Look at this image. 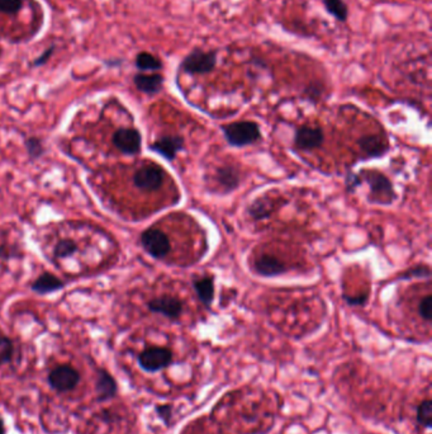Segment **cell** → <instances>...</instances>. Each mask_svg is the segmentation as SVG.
<instances>
[{"mask_svg": "<svg viewBox=\"0 0 432 434\" xmlns=\"http://www.w3.org/2000/svg\"><path fill=\"white\" fill-rule=\"evenodd\" d=\"M359 174L361 183L369 186L367 201L373 205L389 206L397 199V193L389 178L378 171H361Z\"/></svg>", "mask_w": 432, "mask_h": 434, "instance_id": "6da1fadb", "label": "cell"}, {"mask_svg": "<svg viewBox=\"0 0 432 434\" xmlns=\"http://www.w3.org/2000/svg\"><path fill=\"white\" fill-rule=\"evenodd\" d=\"M226 141L234 148L253 145L261 139L260 126L253 121H238L222 126Z\"/></svg>", "mask_w": 432, "mask_h": 434, "instance_id": "7a4b0ae2", "label": "cell"}, {"mask_svg": "<svg viewBox=\"0 0 432 434\" xmlns=\"http://www.w3.org/2000/svg\"><path fill=\"white\" fill-rule=\"evenodd\" d=\"M218 63L217 50H192L180 64V70L187 75H205L212 73Z\"/></svg>", "mask_w": 432, "mask_h": 434, "instance_id": "3957f363", "label": "cell"}, {"mask_svg": "<svg viewBox=\"0 0 432 434\" xmlns=\"http://www.w3.org/2000/svg\"><path fill=\"white\" fill-rule=\"evenodd\" d=\"M174 354L172 349L165 347H148L139 353V365L148 373H155L168 369L172 363Z\"/></svg>", "mask_w": 432, "mask_h": 434, "instance_id": "277c9868", "label": "cell"}, {"mask_svg": "<svg viewBox=\"0 0 432 434\" xmlns=\"http://www.w3.org/2000/svg\"><path fill=\"white\" fill-rule=\"evenodd\" d=\"M141 244L148 254L155 259H163L170 253L172 243L169 237L160 229H147L141 235Z\"/></svg>", "mask_w": 432, "mask_h": 434, "instance_id": "5b68a950", "label": "cell"}, {"mask_svg": "<svg viewBox=\"0 0 432 434\" xmlns=\"http://www.w3.org/2000/svg\"><path fill=\"white\" fill-rule=\"evenodd\" d=\"M49 386L58 393H69L80 382V373L70 365H60L47 377Z\"/></svg>", "mask_w": 432, "mask_h": 434, "instance_id": "8992f818", "label": "cell"}, {"mask_svg": "<svg viewBox=\"0 0 432 434\" xmlns=\"http://www.w3.org/2000/svg\"><path fill=\"white\" fill-rule=\"evenodd\" d=\"M163 180H165V172L163 168L159 165L151 164L145 165L139 168L137 172L133 175V183L139 189L146 191V192H154L159 188H161Z\"/></svg>", "mask_w": 432, "mask_h": 434, "instance_id": "52a82bcc", "label": "cell"}, {"mask_svg": "<svg viewBox=\"0 0 432 434\" xmlns=\"http://www.w3.org/2000/svg\"><path fill=\"white\" fill-rule=\"evenodd\" d=\"M113 145L122 154L136 155L142 147V138L136 129H120L113 135Z\"/></svg>", "mask_w": 432, "mask_h": 434, "instance_id": "ba28073f", "label": "cell"}, {"mask_svg": "<svg viewBox=\"0 0 432 434\" xmlns=\"http://www.w3.org/2000/svg\"><path fill=\"white\" fill-rule=\"evenodd\" d=\"M323 142H325V133L321 127L302 126L295 131V135H294L295 147L303 151L319 149L323 145Z\"/></svg>", "mask_w": 432, "mask_h": 434, "instance_id": "9c48e42d", "label": "cell"}, {"mask_svg": "<svg viewBox=\"0 0 432 434\" xmlns=\"http://www.w3.org/2000/svg\"><path fill=\"white\" fill-rule=\"evenodd\" d=\"M147 307L151 312L160 314L168 319H179L183 314V303L174 296H160L147 303Z\"/></svg>", "mask_w": 432, "mask_h": 434, "instance_id": "30bf717a", "label": "cell"}, {"mask_svg": "<svg viewBox=\"0 0 432 434\" xmlns=\"http://www.w3.org/2000/svg\"><path fill=\"white\" fill-rule=\"evenodd\" d=\"M358 147L365 159L383 158L389 150L388 141L382 135H364L358 140Z\"/></svg>", "mask_w": 432, "mask_h": 434, "instance_id": "8fae6325", "label": "cell"}, {"mask_svg": "<svg viewBox=\"0 0 432 434\" xmlns=\"http://www.w3.org/2000/svg\"><path fill=\"white\" fill-rule=\"evenodd\" d=\"M253 270L262 277H277L288 272L286 264L275 255L261 254L253 261Z\"/></svg>", "mask_w": 432, "mask_h": 434, "instance_id": "7c38bea8", "label": "cell"}, {"mask_svg": "<svg viewBox=\"0 0 432 434\" xmlns=\"http://www.w3.org/2000/svg\"><path fill=\"white\" fill-rule=\"evenodd\" d=\"M150 149L155 151L156 154L163 156V159L172 162L177 158L178 153L184 149V139L178 135L163 136L151 144Z\"/></svg>", "mask_w": 432, "mask_h": 434, "instance_id": "4fadbf2b", "label": "cell"}, {"mask_svg": "<svg viewBox=\"0 0 432 434\" xmlns=\"http://www.w3.org/2000/svg\"><path fill=\"white\" fill-rule=\"evenodd\" d=\"M214 180L223 193L234 192L240 186V172L234 165H223L217 168Z\"/></svg>", "mask_w": 432, "mask_h": 434, "instance_id": "5bb4252c", "label": "cell"}, {"mask_svg": "<svg viewBox=\"0 0 432 434\" xmlns=\"http://www.w3.org/2000/svg\"><path fill=\"white\" fill-rule=\"evenodd\" d=\"M95 390H97V399L98 402H106L113 399L117 393H118V385L115 381V377L112 376L106 369H100L98 371V377H97V384H95Z\"/></svg>", "mask_w": 432, "mask_h": 434, "instance_id": "9a60e30c", "label": "cell"}, {"mask_svg": "<svg viewBox=\"0 0 432 434\" xmlns=\"http://www.w3.org/2000/svg\"><path fill=\"white\" fill-rule=\"evenodd\" d=\"M133 83H135V87L141 93L154 96L163 89V76L159 73H154V74L139 73L133 76Z\"/></svg>", "mask_w": 432, "mask_h": 434, "instance_id": "2e32d148", "label": "cell"}, {"mask_svg": "<svg viewBox=\"0 0 432 434\" xmlns=\"http://www.w3.org/2000/svg\"><path fill=\"white\" fill-rule=\"evenodd\" d=\"M64 286L65 283L61 279H58L55 274L46 272V273H42L41 276L33 282L31 290L38 295H47L51 292L60 291L61 288H64Z\"/></svg>", "mask_w": 432, "mask_h": 434, "instance_id": "e0dca14e", "label": "cell"}, {"mask_svg": "<svg viewBox=\"0 0 432 434\" xmlns=\"http://www.w3.org/2000/svg\"><path fill=\"white\" fill-rule=\"evenodd\" d=\"M193 288L199 301L203 303L205 307H211L214 300V277L204 276L201 279H194Z\"/></svg>", "mask_w": 432, "mask_h": 434, "instance_id": "ac0fdd59", "label": "cell"}, {"mask_svg": "<svg viewBox=\"0 0 432 434\" xmlns=\"http://www.w3.org/2000/svg\"><path fill=\"white\" fill-rule=\"evenodd\" d=\"M274 210H275L274 202L270 199L269 197L264 196L259 197L251 205L249 206L247 213L255 221H261V220L269 219L271 213H274Z\"/></svg>", "mask_w": 432, "mask_h": 434, "instance_id": "d6986e66", "label": "cell"}, {"mask_svg": "<svg viewBox=\"0 0 432 434\" xmlns=\"http://www.w3.org/2000/svg\"><path fill=\"white\" fill-rule=\"evenodd\" d=\"M135 65L139 72L145 73V72H159L163 69V64L161 58L152 55L151 52L141 51L135 58Z\"/></svg>", "mask_w": 432, "mask_h": 434, "instance_id": "ffe728a7", "label": "cell"}, {"mask_svg": "<svg viewBox=\"0 0 432 434\" xmlns=\"http://www.w3.org/2000/svg\"><path fill=\"white\" fill-rule=\"evenodd\" d=\"M330 16L334 17L337 22L346 23L349 18V8L343 0H321Z\"/></svg>", "mask_w": 432, "mask_h": 434, "instance_id": "44dd1931", "label": "cell"}, {"mask_svg": "<svg viewBox=\"0 0 432 434\" xmlns=\"http://www.w3.org/2000/svg\"><path fill=\"white\" fill-rule=\"evenodd\" d=\"M416 420L424 429H430L432 426V402L426 399L420 402L416 410Z\"/></svg>", "mask_w": 432, "mask_h": 434, "instance_id": "7402d4cb", "label": "cell"}, {"mask_svg": "<svg viewBox=\"0 0 432 434\" xmlns=\"http://www.w3.org/2000/svg\"><path fill=\"white\" fill-rule=\"evenodd\" d=\"M14 345L8 336H0V366L9 363L13 358Z\"/></svg>", "mask_w": 432, "mask_h": 434, "instance_id": "603a6c76", "label": "cell"}, {"mask_svg": "<svg viewBox=\"0 0 432 434\" xmlns=\"http://www.w3.org/2000/svg\"><path fill=\"white\" fill-rule=\"evenodd\" d=\"M78 252V246L73 240H61L58 241V246H55V257L56 258H66L70 255L75 254Z\"/></svg>", "mask_w": 432, "mask_h": 434, "instance_id": "cb8c5ba5", "label": "cell"}, {"mask_svg": "<svg viewBox=\"0 0 432 434\" xmlns=\"http://www.w3.org/2000/svg\"><path fill=\"white\" fill-rule=\"evenodd\" d=\"M430 277H431L430 267H429V265H424V264H421V265H416V267H413V268H409V270H406V272L400 276V279H429Z\"/></svg>", "mask_w": 432, "mask_h": 434, "instance_id": "d4e9b609", "label": "cell"}, {"mask_svg": "<svg viewBox=\"0 0 432 434\" xmlns=\"http://www.w3.org/2000/svg\"><path fill=\"white\" fill-rule=\"evenodd\" d=\"M23 7V0H0V12L8 16H14Z\"/></svg>", "mask_w": 432, "mask_h": 434, "instance_id": "484cf974", "label": "cell"}, {"mask_svg": "<svg viewBox=\"0 0 432 434\" xmlns=\"http://www.w3.org/2000/svg\"><path fill=\"white\" fill-rule=\"evenodd\" d=\"M25 149H27L28 154L32 159H38L45 153V148L42 145L41 140L37 139V138L27 139V141H25Z\"/></svg>", "mask_w": 432, "mask_h": 434, "instance_id": "4316f807", "label": "cell"}, {"mask_svg": "<svg viewBox=\"0 0 432 434\" xmlns=\"http://www.w3.org/2000/svg\"><path fill=\"white\" fill-rule=\"evenodd\" d=\"M431 310L432 296H424V299H422V300L420 301V303H418V314H420V316H421L424 321L430 323L432 318Z\"/></svg>", "mask_w": 432, "mask_h": 434, "instance_id": "83f0119b", "label": "cell"}, {"mask_svg": "<svg viewBox=\"0 0 432 434\" xmlns=\"http://www.w3.org/2000/svg\"><path fill=\"white\" fill-rule=\"evenodd\" d=\"M155 410L157 417L161 419L166 426H170V424H172V406L170 404H160V405H156Z\"/></svg>", "mask_w": 432, "mask_h": 434, "instance_id": "f1b7e54d", "label": "cell"}, {"mask_svg": "<svg viewBox=\"0 0 432 434\" xmlns=\"http://www.w3.org/2000/svg\"><path fill=\"white\" fill-rule=\"evenodd\" d=\"M367 299H369V294L364 292V294H358V295H343V300L346 303L351 305V306H364L367 303Z\"/></svg>", "mask_w": 432, "mask_h": 434, "instance_id": "f546056e", "label": "cell"}, {"mask_svg": "<svg viewBox=\"0 0 432 434\" xmlns=\"http://www.w3.org/2000/svg\"><path fill=\"white\" fill-rule=\"evenodd\" d=\"M361 180H360L359 174H355V173H349L348 178H346V187L348 191L354 192L355 189L358 188L359 186H361Z\"/></svg>", "mask_w": 432, "mask_h": 434, "instance_id": "4dcf8cb0", "label": "cell"}, {"mask_svg": "<svg viewBox=\"0 0 432 434\" xmlns=\"http://www.w3.org/2000/svg\"><path fill=\"white\" fill-rule=\"evenodd\" d=\"M54 51H55V46H49V49L45 50V51L42 52L41 55L33 61L32 66L37 67V66H41L43 65V64H46V63L49 61V58H51V55L54 54Z\"/></svg>", "mask_w": 432, "mask_h": 434, "instance_id": "1f68e13d", "label": "cell"}, {"mask_svg": "<svg viewBox=\"0 0 432 434\" xmlns=\"http://www.w3.org/2000/svg\"><path fill=\"white\" fill-rule=\"evenodd\" d=\"M0 434H5V424L3 418H0Z\"/></svg>", "mask_w": 432, "mask_h": 434, "instance_id": "d6a6232c", "label": "cell"}]
</instances>
